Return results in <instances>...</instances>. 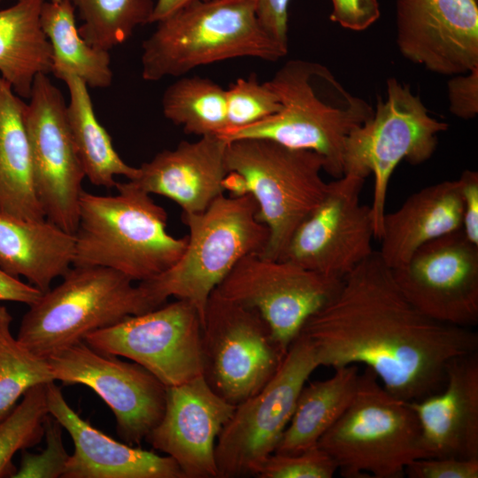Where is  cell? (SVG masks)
Returning a JSON list of instances; mask_svg holds the SVG:
<instances>
[{"mask_svg":"<svg viewBox=\"0 0 478 478\" xmlns=\"http://www.w3.org/2000/svg\"><path fill=\"white\" fill-rule=\"evenodd\" d=\"M320 366L363 364L393 396L415 401L443 389L447 364L477 352L470 328L418 310L374 251L343 278L337 293L305 323Z\"/></svg>","mask_w":478,"mask_h":478,"instance_id":"1","label":"cell"},{"mask_svg":"<svg viewBox=\"0 0 478 478\" xmlns=\"http://www.w3.org/2000/svg\"><path fill=\"white\" fill-rule=\"evenodd\" d=\"M266 82L277 95L280 111L223 139L264 138L312 150L324 158L325 172L335 179L343 176L346 139L372 118V105L314 61L289 60Z\"/></svg>","mask_w":478,"mask_h":478,"instance_id":"2","label":"cell"},{"mask_svg":"<svg viewBox=\"0 0 478 478\" xmlns=\"http://www.w3.org/2000/svg\"><path fill=\"white\" fill-rule=\"evenodd\" d=\"M115 188L113 196L81 192L73 266H103L133 281H149L181 258L187 235L169 234L167 212L151 195L128 181Z\"/></svg>","mask_w":478,"mask_h":478,"instance_id":"3","label":"cell"},{"mask_svg":"<svg viewBox=\"0 0 478 478\" xmlns=\"http://www.w3.org/2000/svg\"><path fill=\"white\" fill-rule=\"evenodd\" d=\"M287 48L262 27L255 0L195 1L157 22L142 43V77L158 81L237 58L275 62Z\"/></svg>","mask_w":478,"mask_h":478,"instance_id":"4","label":"cell"},{"mask_svg":"<svg viewBox=\"0 0 478 478\" xmlns=\"http://www.w3.org/2000/svg\"><path fill=\"white\" fill-rule=\"evenodd\" d=\"M225 159V191L255 199L257 218L269 230L260 254L281 258L297 227L327 192L324 158L269 139L243 138L227 142Z\"/></svg>","mask_w":478,"mask_h":478,"instance_id":"5","label":"cell"},{"mask_svg":"<svg viewBox=\"0 0 478 478\" xmlns=\"http://www.w3.org/2000/svg\"><path fill=\"white\" fill-rule=\"evenodd\" d=\"M258 204L249 194H225L203 212L181 214L189 229L181 258L158 276L140 282L155 308L170 297L189 302L202 323L208 299L245 256L262 253L268 227L257 218Z\"/></svg>","mask_w":478,"mask_h":478,"instance_id":"6","label":"cell"},{"mask_svg":"<svg viewBox=\"0 0 478 478\" xmlns=\"http://www.w3.org/2000/svg\"><path fill=\"white\" fill-rule=\"evenodd\" d=\"M346 478H401L412 461L428 458L408 401L390 394L375 373H359L353 399L317 444Z\"/></svg>","mask_w":478,"mask_h":478,"instance_id":"7","label":"cell"},{"mask_svg":"<svg viewBox=\"0 0 478 478\" xmlns=\"http://www.w3.org/2000/svg\"><path fill=\"white\" fill-rule=\"evenodd\" d=\"M62 278L29 305L16 337L41 358L84 341L90 332L156 309L140 284L111 268L72 266Z\"/></svg>","mask_w":478,"mask_h":478,"instance_id":"8","label":"cell"},{"mask_svg":"<svg viewBox=\"0 0 478 478\" xmlns=\"http://www.w3.org/2000/svg\"><path fill=\"white\" fill-rule=\"evenodd\" d=\"M448 124L429 114L420 96L394 77L386 81V98L378 99L374 114L348 135L343 151V174L374 175L370 205L374 238L379 240L386 213L391 175L405 160L420 165L434 154L438 135Z\"/></svg>","mask_w":478,"mask_h":478,"instance_id":"9","label":"cell"},{"mask_svg":"<svg viewBox=\"0 0 478 478\" xmlns=\"http://www.w3.org/2000/svg\"><path fill=\"white\" fill-rule=\"evenodd\" d=\"M202 375L220 397L238 405L275 374L287 353L255 310L211 294L202 323Z\"/></svg>","mask_w":478,"mask_h":478,"instance_id":"10","label":"cell"},{"mask_svg":"<svg viewBox=\"0 0 478 478\" xmlns=\"http://www.w3.org/2000/svg\"><path fill=\"white\" fill-rule=\"evenodd\" d=\"M319 366L312 343L300 333L272 379L236 405L220 433L215 446L219 477L249 475L257 462L275 451L301 389Z\"/></svg>","mask_w":478,"mask_h":478,"instance_id":"11","label":"cell"},{"mask_svg":"<svg viewBox=\"0 0 478 478\" xmlns=\"http://www.w3.org/2000/svg\"><path fill=\"white\" fill-rule=\"evenodd\" d=\"M202 320L182 299L95 330L84 342L96 351L142 366L166 387L202 375Z\"/></svg>","mask_w":478,"mask_h":478,"instance_id":"12","label":"cell"},{"mask_svg":"<svg viewBox=\"0 0 478 478\" xmlns=\"http://www.w3.org/2000/svg\"><path fill=\"white\" fill-rule=\"evenodd\" d=\"M24 110L34 187L45 219L74 234L85 173L67 126L66 103L48 74H38Z\"/></svg>","mask_w":478,"mask_h":478,"instance_id":"13","label":"cell"},{"mask_svg":"<svg viewBox=\"0 0 478 478\" xmlns=\"http://www.w3.org/2000/svg\"><path fill=\"white\" fill-rule=\"evenodd\" d=\"M342 281L289 260L252 253L243 258L215 289L225 298L255 309L287 351L306 320L337 293Z\"/></svg>","mask_w":478,"mask_h":478,"instance_id":"14","label":"cell"},{"mask_svg":"<svg viewBox=\"0 0 478 478\" xmlns=\"http://www.w3.org/2000/svg\"><path fill=\"white\" fill-rule=\"evenodd\" d=\"M53 377L64 384H82L111 408L120 437L140 444L160 421L166 387L135 362L99 352L84 341L60 349L46 358Z\"/></svg>","mask_w":478,"mask_h":478,"instance_id":"15","label":"cell"},{"mask_svg":"<svg viewBox=\"0 0 478 478\" xmlns=\"http://www.w3.org/2000/svg\"><path fill=\"white\" fill-rule=\"evenodd\" d=\"M365 178L344 173L328 182L319 205L299 224L279 259L343 279L374 251L370 206L361 204Z\"/></svg>","mask_w":478,"mask_h":478,"instance_id":"16","label":"cell"},{"mask_svg":"<svg viewBox=\"0 0 478 478\" xmlns=\"http://www.w3.org/2000/svg\"><path fill=\"white\" fill-rule=\"evenodd\" d=\"M391 271L400 290L422 313L458 327L477 324L478 246L462 229L424 243Z\"/></svg>","mask_w":478,"mask_h":478,"instance_id":"17","label":"cell"},{"mask_svg":"<svg viewBox=\"0 0 478 478\" xmlns=\"http://www.w3.org/2000/svg\"><path fill=\"white\" fill-rule=\"evenodd\" d=\"M401 55L427 70L453 76L478 66L477 0H397Z\"/></svg>","mask_w":478,"mask_h":478,"instance_id":"18","label":"cell"},{"mask_svg":"<svg viewBox=\"0 0 478 478\" xmlns=\"http://www.w3.org/2000/svg\"><path fill=\"white\" fill-rule=\"evenodd\" d=\"M235 407L203 375L166 387L164 414L145 440L171 457L185 478H217L216 440Z\"/></svg>","mask_w":478,"mask_h":478,"instance_id":"19","label":"cell"},{"mask_svg":"<svg viewBox=\"0 0 478 478\" xmlns=\"http://www.w3.org/2000/svg\"><path fill=\"white\" fill-rule=\"evenodd\" d=\"M47 404L73 443L62 478H185L171 457L120 443L94 428L69 405L55 382L47 384Z\"/></svg>","mask_w":478,"mask_h":478,"instance_id":"20","label":"cell"},{"mask_svg":"<svg viewBox=\"0 0 478 478\" xmlns=\"http://www.w3.org/2000/svg\"><path fill=\"white\" fill-rule=\"evenodd\" d=\"M442 390L408 401L415 412L428 458L478 459L477 352L457 357L446 366Z\"/></svg>","mask_w":478,"mask_h":478,"instance_id":"21","label":"cell"},{"mask_svg":"<svg viewBox=\"0 0 478 478\" xmlns=\"http://www.w3.org/2000/svg\"><path fill=\"white\" fill-rule=\"evenodd\" d=\"M227 144L215 135L181 142L143 163L136 177L127 181L150 195L171 199L181 214L203 212L225 194Z\"/></svg>","mask_w":478,"mask_h":478,"instance_id":"22","label":"cell"},{"mask_svg":"<svg viewBox=\"0 0 478 478\" xmlns=\"http://www.w3.org/2000/svg\"><path fill=\"white\" fill-rule=\"evenodd\" d=\"M461 227L459 180L437 182L411 195L397 210L385 213L377 252L386 266L395 269L424 243Z\"/></svg>","mask_w":478,"mask_h":478,"instance_id":"23","label":"cell"},{"mask_svg":"<svg viewBox=\"0 0 478 478\" xmlns=\"http://www.w3.org/2000/svg\"><path fill=\"white\" fill-rule=\"evenodd\" d=\"M74 236L47 220H27L0 214V268L42 293L72 267Z\"/></svg>","mask_w":478,"mask_h":478,"instance_id":"24","label":"cell"},{"mask_svg":"<svg viewBox=\"0 0 478 478\" xmlns=\"http://www.w3.org/2000/svg\"><path fill=\"white\" fill-rule=\"evenodd\" d=\"M26 103L0 76V214L43 220L33 177L24 123Z\"/></svg>","mask_w":478,"mask_h":478,"instance_id":"25","label":"cell"},{"mask_svg":"<svg viewBox=\"0 0 478 478\" xmlns=\"http://www.w3.org/2000/svg\"><path fill=\"white\" fill-rule=\"evenodd\" d=\"M46 0H17L0 10V76L28 99L35 77L51 73V45L41 24Z\"/></svg>","mask_w":478,"mask_h":478,"instance_id":"26","label":"cell"},{"mask_svg":"<svg viewBox=\"0 0 478 478\" xmlns=\"http://www.w3.org/2000/svg\"><path fill=\"white\" fill-rule=\"evenodd\" d=\"M359 373L358 365L341 366L331 377L305 385L274 452L295 454L317 446L350 405Z\"/></svg>","mask_w":478,"mask_h":478,"instance_id":"27","label":"cell"},{"mask_svg":"<svg viewBox=\"0 0 478 478\" xmlns=\"http://www.w3.org/2000/svg\"><path fill=\"white\" fill-rule=\"evenodd\" d=\"M58 79L63 81L68 89L67 126L85 176L90 183L113 188L117 184L116 176L135 179L138 167L127 164L115 150L110 135L95 114L87 84L69 72Z\"/></svg>","mask_w":478,"mask_h":478,"instance_id":"28","label":"cell"},{"mask_svg":"<svg viewBox=\"0 0 478 478\" xmlns=\"http://www.w3.org/2000/svg\"><path fill=\"white\" fill-rule=\"evenodd\" d=\"M41 24L51 45V73L58 78L64 73H72L91 89L112 85L109 50L94 47L81 36L75 8L70 1L46 0L41 11Z\"/></svg>","mask_w":478,"mask_h":478,"instance_id":"29","label":"cell"},{"mask_svg":"<svg viewBox=\"0 0 478 478\" xmlns=\"http://www.w3.org/2000/svg\"><path fill=\"white\" fill-rule=\"evenodd\" d=\"M166 119L199 137L221 136L227 129L226 89L212 80L181 76L163 93Z\"/></svg>","mask_w":478,"mask_h":478,"instance_id":"30","label":"cell"},{"mask_svg":"<svg viewBox=\"0 0 478 478\" xmlns=\"http://www.w3.org/2000/svg\"><path fill=\"white\" fill-rule=\"evenodd\" d=\"M82 24L81 36L90 45L109 50L126 42L135 30L150 24L153 0H68Z\"/></svg>","mask_w":478,"mask_h":478,"instance_id":"31","label":"cell"},{"mask_svg":"<svg viewBox=\"0 0 478 478\" xmlns=\"http://www.w3.org/2000/svg\"><path fill=\"white\" fill-rule=\"evenodd\" d=\"M12 316L0 305V421L30 388L55 382L46 358L23 346L11 330Z\"/></svg>","mask_w":478,"mask_h":478,"instance_id":"32","label":"cell"},{"mask_svg":"<svg viewBox=\"0 0 478 478\" xmlns=\"http://www.w3.org/2000/svg\"><path fill=\"white\" fill-rule=\"evenodd\" d=\"M47 384L30 388L21 402L0 421V477L16 472L12 458L18 451L37 444L44 435L43 422L49 414Z\"/></svg>","mask_w":478,"mask_h":478,"instance_id":"33","label":"cell"},{"mask_svg":"<svg viewBox=\"0 0 478 478\" xmlns=\"http://www.w3.org/2000/svg\"><path fill=\"white\" fill-rule=\"evenodd\" d=\"M227 129L220 136L258 123L281 108L277 95L255 74L239 78L226 89Z\"/></svg>","mask_w":478,"mask_h":478,"instance_id":"34","label":"cell"},{"mask_svg":"<svg viewBox=\"0 0 478 478\" xmlns=\"http://www.w3.org/2000/svg\"><path fill=\"white\" fill-rule=\"evenodd\" d=\"M336 472L335 462L317 445L295 454L273 452L257 462L251 474L259 478H331Z\"/></svg>","mask_w":478,"mask_h":478,"instance_id":"35","label":"cell"},{"mask_svg":"<svg viewBox=\"0 0 478 478\" xmlns=\"http://www.w3.org/2000/svg\"><path fill=\"white\" fill-rule=\"evenodd\" d=\"M45 448L39 453L21 451V461L13 478H58L63 476L69 454L63 442V427L50 413L44 422Z\"/></svg>","mask_w":478,"mask_h":478,"instance_id":"36","label":"cell"},{"mask_svg":"<svg viewBox=\"0 0 478 478\" xmlns=\"http://www.w3.org/2000/svg\"><path fill=\"white\" fill-rule=\"evenodd\" d=\"M405 475L410 478H477L478 459H418L407 465Z\"/></svg>","mask_w":478,"mask_h":478,"instance_id":"37","label":"cell"},{"mask_svg":"<svg viewBox=\"0 0 478 478\" xmlns=\"http://www.w3.org/2000/svg\"><path fill=\"white\" fill-rule=\"evenodd\" d=\"M450 112L462 120H472L478 113V66L453 75L447 83Z\"/></svg>","mask_w":478,"mask_h":478,"instance_id":"38","label":"cell"},{"mask_svg":"<svg viewBox=\"0 0 478 478\" xmlns=\"http://www.w3.org/2000/svg\"><path fill=\"white\" fill-rule=\"evenodd\" d=\"M331 3L330 20L349 30H366L381 15L377 0H331Z\"/></svg>","mask_w":478,"mask_h":478,"instance_id":"39","label":"cell"},{"mask_svg":"<svg viewBox=\"0 0 478 478\" xmlns=\"http://www.w3.org/2000/svg\"><path fill=\"white\" fill-rule=\"evenodd\" d=\"M291 0H255L256 13L265 31L289 49V4Z\"/></svg>","mask_w":478,"mask_h":478,"instance_id":"40","label":"cell"},{"mask_svg":"<svg viewBox=\"0 0 478 478\" xmlns=\"http://www.w3.org/2000/svg\"><path fill=\"white\" fill-rule=\"evenodd\" d=\"M462 199V231L478 246V173L466 169L458 179Z\"/></svg>","mask_w":478,"mask_h":478,"instance_id":"41","label":"cell"},{"mask_svg":"<svg viewBox=\"0 0 478 478\" xmlns=\"http://www.w3.org/2000/svg\"><path fill=\"white\" fill-rule=\"evenodd\" d=\"M42 292L19 278L13 277L0 268V302L9 301L26 304L28 306L35 303Z\"/></svg>","mask_w":478,"mask_h":478,"instance_id":"42","label":"cell"},{"mask_svg":"<svg viewBox=\"0 0 478 478\" xmlns=\"http://www.w3.org/2000/svg\"><path fill=\"white\" fill-rule=\"evenodd\" d=\"M195 1L207 0H157L150 18V23H157Z\"/></svg>","mask_w":478,"mask_h":478,"instance_id":"43","label":"cell"},{"mask_svg":"<svg viewBox=\"0 0 478 478\" xmlns=\"http://www.w3.org/2000/svg\"><path fill=\"white\" fill-rule=\"evenodd\" d=\"M1 1V0H0Z\"/></svg>","mask_w":478,"mask_h":478,"instance_id":"44","label":"cell"}]
</instances>
